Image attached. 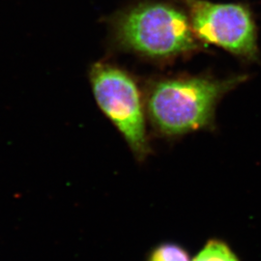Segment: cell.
I'll use <instances>...</instances> for the list:
<instances>
[{"label": "cell", "mask_w": 261, "mask_h": 261, "mask_svg": "<svg viewBox=\"0 0 261 261\" xmlns=\"http://www.w3.org/2000/svg\"><path fill=\"white\" fill-rule=\"evenodd\" d=\"M246 80L177 76L152 84L146 100L150 121L159 133L177 137L213 125L217 105Z\"/></svg>", "instance_id": "cell-1"}, {"label": "cell", "mask_w": 261, "mask_h": 261, "mask_svg": "<svg viewBox=\"0 0 261 261\" xmlns=\"http://www.w3.org/2000/svg\"><path fill=\"white\" fill-rule=\"evenodd\" d=\"M113 28L123 48L154 60L174 59L200 47L189 17L167 3L130 7L115 18Z\"/></svg>", "instance_id": "cell-2"}, {"label": "cell", "mask_w": 261, "mask_h": 261, "mask_svg": "<svg viewBox=\"0 0 261 261\" xmlns=\"http://www.w3.org/2000/svg\"><path fill=\"white\" fill-rule=\"evenodd\" d=\"M90 81L102 112L120 132L134 155L143 160L149 145L141 95L134 79L115 66L97 63L91 68Z\"/></svg>", "instance_id": "cell-3"}, {"label": "cell", "mask_w": 261, "mask_h": 261, "mask_svg": "<svg viewBox=\"0 0 261 261\" xmlns=\"http://www.w3.org/2000/svg\"><path fill=\"white\" fill-rule=\"evenodd\" d=\"M198 41L248 60L258 57L257 31L250 9L237 3L185 0Z\"/></svg>", "instance_id": "cell-4"}, {"label": "cell", "mask_w": 261, "mask_h": 261, "mask_svg": "<svg viewBox=\"0 0 261 261\" xmlns=\"http://www.w3.org/2000/svg\"><path fill=\"white\" fill-rule=\"evenodd\" d=\"M192 261H241V259L228 243L214 237L206 241Z\"/></svg>", "instance_id": "cell-5"}, {"label": "cell", "mask_w": 261, "mask_h": 261, "mask_svg": "<svg viewBox=\"0 0 261 261\" xmlns=\"http://www.w3.org/2000/svg\"><path fill=\"white\" fill-rule=\"evenodd\" d=\"M148 261H192L185 248L176 243L160 244L151 253Z\"/></svg>", "instance_id": "cell-6"}]
</instances>
